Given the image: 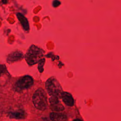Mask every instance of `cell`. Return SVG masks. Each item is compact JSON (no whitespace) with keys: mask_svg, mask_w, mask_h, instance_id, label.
Returning <instances> with one entry per match:
<instances>
[{"mask_svg":"<svg viewBox=\"0 0 121 121\" xmlns=\"http://www.w3.org/2000/svg\"><path fill=\"white\" fill-rule=\"evenodd\" d=\"M44 51L37 46L32 45L27 50L25 55V59L29 65H33L38 63L44 55Z\"/></svg>","mask_w":121,"mask_h":121,"instance_id":"1","label":"cell"},{"mask_svg":"<svg viewBox=\"0 0 121 121\" xmlns=\"http://www.w3.org/2000/svg\"><path fill=\"white\" fill-rule=\"evenodd\" d=\"M33 102L35 108L39 110H45L47 105V95L42 88L37 89L33 95Z\"/></svg>","mask_w":121,"mask_h":121,"instance_id":"2","label":"cell"},{"mask_svg":"<svg viewBox=\"0 0 121 121\" xmlns=\"http://www.w3.org/2000/svg\"><path fill=\"white\" fill-rule=\"evenodd\" d=\"M46 89L51 96L60 97L62 92L61 87L58 80L54 77L49 78L45 83Z\"/></svg>","mask_w":121,"mask_h":121,"instance_id":"3","label":"cell"},{"mask_svg":"<svg viewBox=\"0 0 121 121\" xmlns=\"http://www.w3.org/2000/svg\"><path fill=\"white\" fill-rule=\"evenodd\" d=\"M34 83L33 79L30 76H25L21 78L16 84V87L20 89L23 90L31 87Z\"/></svg>","mask_w":121,"mask_h":121,"instance_id":"4","label":"cell"},{"mask_svg":"<svg viewBox=\"0 0 121 121\" xmlns=\"http://www.w3.org/2000/svg\"><path fill=\"white\" fill-rule=\"evenodd\" d=\"M51 109L55 112H60L63 111L64 107L63 105L60 103L59 100V97L56 96H51L49 99Z\"/></svg>","mask_w":121,"mask_h":121,"instance_id":"5","label":"cell"},{"mask_svg":"<svg viewBox=\"0 0 121 121\" xmlns=\"http://www.w3.org/2000/svg\"><path fill=\"white\" fill-rule=\"evenodd\" d=\"M60 97L61 98L63 102L67 105L69 106H72L74 104V99L72 95L69 93L62 92Z\"/></svg>","mask_w":121,"mask_h":121,"instance_id":"6","label":"cell"},{"mask_svg":"<svg viewBox=\"0 0 121 121\" xmlns=\"http://www.w3.org/2000/svg\"><path fill=\"white\" fill-rule=\"evenodd\" d=\"M23 54L22 52L17 51L10 54L7 58L8 62H13L22 59L23 58Z\"/></svg>","mask_w":121,"mask_h":121,"instance_id":"7","label":"cell"},{"mask_svg":"<svg viewBox=\"0 0 121 121\" xmlns=\"http://www.w3.org/2000/svg\"><path fill=\"white\" fill-rule=\"evenodd\" d=\"M50 117L52 121H66L67 118L65 114L57 112L51 113Z\"/></svg>","mask_w":121,"mask_h":121,"instance_id":"8","label":"cell"},{"mask_svg":"<svg viewBox=\"0 0 121 121\" xmlns=\"http://www.w3.org/2000/svg\"><path fill=\"white\" fill-rule=\"evenodd\" d=\"M9 116L10 118L16 119H22L26 117V113L22 110H18L14 112H9Z\"/></svg>","mask_w":121,"mask_h":121,"instance_id":"9","label":"cell"},{"mask_svg":"<svg viewBox=\"0 0 121 121\" xmlns=\"http://www.w3.org/2000/svg\"><path fill=\"white\" fill-rule=\"evenodd\" d=\"M17 16L18 19L20 21L21 24L22 25L23 28L26 31H28L29 29V23L27 21V19L26 18V17H25V16L23 15L20 13H17Z\"/></svg>","mask_w":121,"mask_h":121,"instance_id":"10","label":"cell"},{"mask_svg":"<svg viewBox=\"0 0 121 121\" xmlns=\"http://www.w3.org/2000/svg\"><path fill=\"white\" fill-rule=\"evenodd\" d=\"M45 59L44 58H43L39 62H38V69L39 71H40V72L42 73L43 70V66L44 64L45 63Z\"/></svg>","mask_w":121,"mask_h":121,"instance_id":"11","label":"cell"},{"mask_svg":"<svg viewBox=\"0 0 121 121\" xmlns=\"http://www.w3.org/2000/svg\"><path fill=\"white\" fill-rule=\"evenodd\" d=\"M60 4V2L58 0H54L52 2V5L54 7H57Z\"/></svg>","mask_w":121,"mask_h":121,"instance_id":"12","label":"cell"},{"mask_svg":"<svg viewBox=\"0 0 121 121\" xmlns=\"http://www.w3.org/2000/svg\"><path fill=\"white\" fill-rule=\"evenodd\" d=\"M5 71V67H4L2 65H0V76L1 75L2 73L4 72Z\"/></svg>","mask_w":121,"mask_h":121,"instance_id":"13","label":"cell"},{"mask_svg":"<svg viewBox=\"0 0 121 121\" xmlns=\"http://www.w3.org/2000/svg\"><path fill=\"white\" fill-rule=\"evenodd\" d=\"M73 121H82L80 119H76L74 120Z\"/></svg>","mask_w":121,"mask_h":121,"instance_id":"14","label":"cell"}]
</instances>
